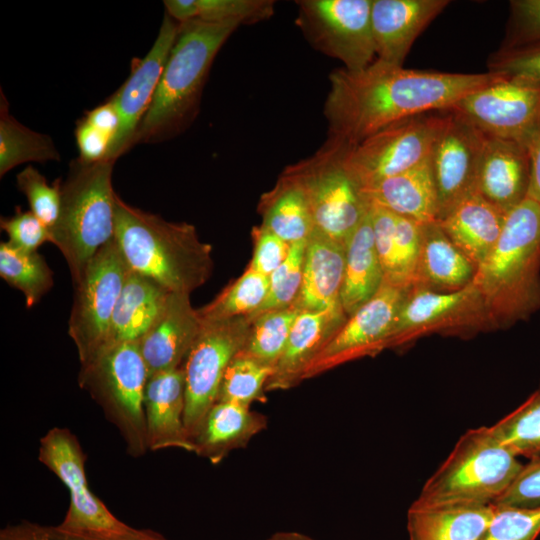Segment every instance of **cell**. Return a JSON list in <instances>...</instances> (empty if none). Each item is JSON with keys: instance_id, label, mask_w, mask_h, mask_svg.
I'll use <instances>...</instances> for the list:
<instances>
[{"instance_id": "cell-1", "label": "cell", "mask_w": 540, "mask_h": 540, "mask_svg": "<svg viewBox=\"0 0 540 540\" xmlns=\"http://www.w3.org/2000/svg\"><path fill=\"white\" fill-rule=\"evenodd\" d=\"M496 76L407 69L378 59L358 71L336 69L324 105L329 138L353 146L394 122L451 109Z\"/></svg>"}, {"instance_id": "cell-2", "label": "cell", "mask_w": 540, "mask_h": 540, "mask_svg": "<svg viewBox=\"0 0 540 540\" xmlns=\"http://www.w3.org/2000/svg\"><path fill=\"white\" fill-rule=\"evenodd\" d=\"M114 221V238L130 270L170 292L186 294L211 276L212 247L200 241L193 225L133 207L118 194Z\"/></svg>"}, {"instance_id": "cell-3", "label": "cell", "mask_w": 540, "mask_h": 540, "mask_svg": "<svg viewBox=\"0 0 540 540\" xmlns=\"http://www.w3.org/2000/svg\"><path fill=\"white\" fill-rule=\"evenodd\" d=\"M479 289L494 328L540 310V204L527 197L507 212L500 237L477 267Z\"/></svg>"}, {"instance_id": "cell-4", "label": "cell", "mask_w": 540, "mask_h": 540, "mask_svg": "<svg viewBox=\"0 0 540 540\" xmlns=\"http://www.w3.org/2000/svg\"><path fill=\"white\" fill-rule=\"evenodd\" d=\"M239 25L197 19L179 23L176 40L134 145L168 140L187 127L196 115L216 54Z\"/></svg>"}, {"instance_id": "cell-5", "label": "cell", "mask_w": 540, "mask_h": 540, "mask_svg": "<svg viewBox=\"0 0 540 540\" xmlns=\"http://www.w3.org/2000/svg\"><path fill=\"white\" fill-rule=\"evenodd\" d=\"M114 164L76 158L60 183L59 214L49 230L50 242L64 256L74 285L97 251L114 238Z\"/></svg>"}, {"instance_id": "cell-6", "label": "cell", "mask_w": 540, "mask_h": 540, "mask_svg": "<svg viewBox=\"0 0 540 540\" xmlns=\"http://www.w3.org/2000/svg\"><path fill=\"white\" fill-rule=\"evenodd\" d=\"M522 467L518 457L493 436L489 427L470 429L424 483L412 504H494Z\"/></svg>"}, {"instance_id": "cell-7", "label": "cell", "mask_w": 540, "mask_h": 540, "mask_svg": "<svg viewBox=\"0 0 540 540\" xmlns=\"http://www.w3.org/2000/svg\"><path fill=\"white\" fill-rule=\"evenodd\" d=\"M148 370L138 342H121L105 347L81 364L78 382L103 408L118 427L131 455L147 448L144 409Z\"/></svg>"}, {"instance_id": "cell-8", "label": "cell", "mask_w": 540, "mask_h": 540, "mask_svg": "<svg viewBox=\"0 0 540 540\" xmlns=\"http://www.w3.org/2000/svg\"><path fill=\"white\" fill-rule=\"evenodd\" d=\"M347 145L329 138L312 156L283 172L304 191L315 229L346 246L370 203L344 162Z\"/></svg>"}, {"instance_id": "cell-9", "label": "cell", "mask_w": 540, "mask_h": 540, "mask_svg": "<svg viewBox=\"0 0 540 540\" xmlns=\"http://www.w3.org/2000/svg\"><path fill=\"white\" fill-rule=\"evenodd\" d=\"M446 116L447 110L412 116L347 145V169L363 189L419 165L429 157Z\"/></svg>"}, {"instance_id": "cell-10", "label": "cell", "mask_w": 540, "mask_h": 540, "mask_svg": "<svg viewBox=\"0 0 540 540\" xmlns=\"http://www.w3.org/2000/svg\"><path fill=\"white\" fill-rule=\"evenodd\" d=\"M129 267L115 238L103 245L86 265L68 320L81 364L94 358L106 345L112 315Z\"/></svg>"}, {"instance_id": "cell-11", "label": "cell", "mask_w": 540, "mask_h": 540, "mask_svg": "<svg viewBox=\"0 0 540 540\" xmlns=\"http://www.w3.org/2000/svg\"><path fill=\"white\" fill-rule=\"evenodd\" d=\"M202 321V320H201ZM249 316L202 321V327L183 365L184 425L193 442L204 418L217 402L222 377L243 349L250 330Z\"/></svg>"}, {"instance_id": "cell-12", "label": "cell", "mask_w": 540, "mask_h": 540, "mask_svg": "<svg viewBox=\"0 0 540 540\" xmlns=\"http://www.w3.org/2000/svg\"><path fill=\"white\" fill-rule=\"evenodd\" d=\"M494 328L483 297L472 282L455 291L411 287L396 317L388 348L427 334L462 335Z\"/></svg>"}, {"instance_id": "cell-13", "label": "cell", "mask_w": 540, "mask_h": 540, "mask_svg": "<svg viewBox=\"0 0 540 540\" xmlns=\"http://www.w3.org/2000/svg\"><path fill=\"white\" fill-rule=\"evenodd\" d=\"M298 23L316 49L361 70L376 56L371 25L372 0L298 1Z\"/></svg>"}, {"instance_id": "cell-14", "label": "cell", "mask_w": 540, "mask_h": 540, "mask_svg": "<svg viewBox=\"0 0 540 540\" xmlns=\"http://www.w3.org/2000/svg\"><path fill=\"white\" fill-rule=\"evenodd\" d=\"M496 75L490 83L461 98L450 110L486 136L526 145L540 124V84Z\"/></svg>"}, {"instance_id": "cell-15", "label": "cell", "mask_w": 540, "mask_h": 540, "mask_svg": "<svg viewBox=\"0 0 540 540\" xmlns=\"http://www.w3.org/2000/svg\"><path fill=\"white\" fill-rule=\"evenodd\" d=\"M407 290L383 283L370 300L347 318L309 365L303 379L387 349Z\"/></svg>"}, {"instance_id": "cell-16", "label": "cell", "mask_w": 540, "mask_h": 540, "mask_svg": "<svg viewBox=\"0 0 540 540\" xmlns=\"http://www.w3.org/2000/svg\"><path fill=\"white\" fill-rule=\"evenodd\" d=\"M38 459L65 484L70 505L62 527L71 530L123 531L117 519L88 488L85 456L77 438L64 428L49 430L40 440Z\"/></svg>"}, {"instance_id": "cell-17", "label": "cell", "mask_w": 540, "mask_h": 540, "mask_svg": "<svg viewBox=\"0 0 540 540\" xmlns=\"http://www.w3.org/2000/svg\"><path fill=\"white\" fill-rule=\"evenodd\" d=\"M485 140L486 135L470 122L447 110L446 120L429 156L438 195V220L475 190Z\"/></svg>"}, {"instance_id": "cell-18", "label": "cell", "mask_w": 540, "mask_h": 540, "mask_svg": "<svg viewBox=\"0 0 540 540\" xmlns=\"http://www.w3.org/2000/svg\"><path fill=\"white\" fill-rule=\"evenodd\" d=\"M178 30L179 23L165 13L152 48L144 58L133 60L129 77L110 97L118 111L120 124L108 160L116 161L134 146L137 130L151 104Z\"/></svg>"}, {"instance_id": "cell-19", "label": "cell", "mask_w": 540, "mask_h": 540, "mask_svg": "<svg viewBox=\"0 0 540 540\" xmlns=\"http://www.w3.org/2000/svg\"><path fill=\"white\" fill-rule=\"evenodd\" d=\"M201 327L190 294L171 292L157 318L137 341L148 377L182 367Z\"/></svg>"}, {"instance_id": "cell-20", "label": "cell", "mask_w": 540, "mask_h": 540, "mask_svg": "<svg viewBox=\"0 0 540 540\" xmlns=\"http://www.w3.org/2000/svg\"><path fill=\"white\" fill-rule=\"evenodd\" d=\"M449 3L448 0H372L376 59L402 66L414 41Z\"/></svg>"}, {"instance_id": "cell-21", "label": "cell", "mask_w": 540, "mask_h": 540, "mask_svg": "<svg viewBox=\"0 0 540 540\" xmlns=\"http://www.w3.org/2000/svg\"><path fill=\"white\" fill-rule=\"evenodd\" d=\"M530 158L524 143L486 136L475 191L508 212L528 197Z\"/></svg>"}, {"instance_id": "cell-22", "label": "cell", "mask_w": 540, "mask_h": 540, "mask_svg": "<svg viewBox=\"0 0 540 540\" xmlns=\"http://www.w3.org/2000/svg\"><path fill=\"white\" fill-rule=\"evenodd\" d=\"M347 318L342 306L321 311H300L265 391L287 390L303 381L309 365Z\"/></svg>"}, {"instance_id": "cell-23", "label": "cell", "mask_w": 540, "mask_h": 540, "mask_svg": "<svg viewBox=\"0 0 540 540\" xmlns=\"http://www.w3.org/2000/svg\"><path fill=\"white\" fill-rule=\"evenodd\" d=\"M144 409L149 450L179 448L194 452V444L184 425L185 375L182 367L148 377Z\"/></svg>"}, {"instance_id": "cell-24", "label": "cell", "mask_w": 540, "mask_h": 540, "mask_svg": "<svg viewBox=\"0 0 540 540\" xmlns=\"http://www.w3.org/2000/svg\"><path fill=\"white\" fill-rule=\"evenodd\" d=\"M506 214L474 190L437 222L477 268L498 241Z\"/></svg>"}, {"instance_id": "cell-25", "label": "cell", "mask_w": 540, "mask_h": 540, "mask_svg": "<svg viewBox=\"0 0 540 540\" xmlns=\"http://www.w3.org/2000/svg\"><path fill=\"white\" fill-rule=\"evenodd\" d=\"M345 246L316 229L306 243L303 278L294 307L299 311H321L341 305Z\"/></svg>"}, {"instance_id": "cell-26", "label": "cell", "mask_w": 540, "mask_h": 540, "mask_svg": "<svg viewBox=\"0 0 540 540\" xmlns=\"http://www.w3.org/2000/svg\"><path fill=\"white\" fill-rule=\"evenodd\" d=\"M495 511V504H411L407 512L409 540H479Z\"/></svg>"}, {"instance_id": "cell-27", "label": "cell", "mask_w": 540, "mask_h": 540, "mask_svg": "<svg viewBox=\"0 0 540 540\" xmlns=\"http://www.w3.org/2000/svg\"><path fill=\"white\" fill-rule=\"evenodd\" d=\"M362 191L369 203L395 214L422 224L438 220V195L429 157L419 165Z\"/></svg>"}, {"instance_id": "cell-28", "label": "cell", "mask_w": 540, "mask_h": 540, "mask_svg": "<svg viewBox=\"0 0 540 540\" xmlns=\"http://www.w3.org/2000/svg\"><path fill=\"white\" fill-rule=\"evenodd\" d=\"M266 425V417L250 407L217 401L193 439L194 452L217 464L231 451L245 447Z\"/></svg>"}, {"instance_id": "cell-29", "label": "cell", "mask_w": 540, "mask_h": 540, "mask_svg": "<svg viewBox=\"0 0 540 540\" xmlns=\"http://www.w3.org/2000/svg\"><path fill=\"white\" fill-rule=\"evenodd\" d=\"M476 269L438 222L423 224L421 252L412 287L459 290L473 282Z\"/></svg>"}, {"instance_id": "cell-30", "label": "cell", "mask_w": 540, "mask_h": 540, "mask_svg": "<svg viewBox=\"0 0 540 540\" xmlns=\"http://www.w3.org/2000/svg\"><path fill=\"white\" fill-rule=\"evenodd\" d=\"M170 293L153 279L129 269L112 315L105 347L137 342L157 318Z\"/></svg>"}, {"instance_id": "cell-31", "label": "cell", "mask_w": 540, "mask_h": 540, "mask_svg": "<svg viewBox=\"0 0 540 540\" xmlns=\"http://www.w3.org/2000/svg\"><path fill=\"white\" fill-rule=\"evenodd\" d=\"M383 284L375 248L370 209L345 246V268L340 301L347 317L370 300Z\"/></svg>"}, {"instance_id": "cell-32", "label": "cell", "mask_w": 540, "mask_h": 540, "mask_svg": "<svg viewBox=\"0 0 540 540\" xmlns=\"http://www.w3.org/2000/svg\"><path fill=\"white\" fill-rule=\"evenodd\" d=\"M262 228L289 244L307 241L315 230L302 188L282 173L275 187L261 198Z\"/></svg>"}, {"instance_id": "cell-33", "label": "cell", "mask_w": 540, "mask_h": 540, "mask_svg": "<svg viewBox=\"0 0 540 540\" xmlns=\"http://www.w3.org/2000/svg\"><path fill=\"white\" fill-rule=\"evenodd\" d=\"M61 158L50 136L35 132L18 122L0 90V176L27 162L59 161Z\"/></svg>"}, {"instance_id": "cell-34", "label": "cell", "mask_w": 540, "mask_h": 540, "mask_svg": "<svg viewBox=\"0 0 540 540\" xmlns=\"http://www.w3.org/2000/svg\"><path fill=\"white\" fill-rule=\"evenodd\" d=\"M166 13L175 21L255 23L274 12L271 0H165Z\"/></svg>"}, {"instance_id": "cell-35", "label": "cell", "mask_w": 540, "mask_h": 540, "mask_svg": "<svg viewBox=\"0 0 540 540\" xmlns=\"http://www.w3.org/2000/svg\"><path fill=\"white\" fill-rule=\"evenodd\" d=\"M0 276L24 294L27 308L36 305L54 284L42 255L17 249L7 241L0 243Z\"/></svg>"}, {"instance_id": "cell-36", "label": "cell", "mask_w": 540, "mask_h": 540, "mask_svg": "<svg viewBox=\"0 0 540 540\" xmlns=\"http://www.w3.org/2000/svg\"><path fill=\"white\" fill-rule=\"evenodd\" d=\"M299 312L297 308L291 306L249 316L250 330L241 352L274 369L285 349Z\"/></svg>"}, {"instance_id": "cell-37", "label": "cell", "mask_w": 540, "mask_h": 540, "mask_svg": "<svg viewBox=\"0 0 540 540\" xmlns=\"http://www.w3.org/2000/svg\"><path fill=\"white\" fill-rule=\"evenodd\" d=\"M269 290V277L248 267L216 298L197 309L202 321L253 315L263 304Z\"/></svg>"}, {"instance_id": "cell-38", "label": "cell", "mask_w": 540, "mask_h": 540, "mask_svg": "<svg viewBox=\"0 0 540 540\" xmlns=\"http://www.w3.org/2000/svg\"><path fill=\"white\" fill-rule=\"evenodd\" d=\"M489 430L516 457L539 458L540 388Z\"/></svg>"}, {"instance_id": "cell-39", "label": "cell", "mask_w": 540, "mask_h": 540, "mask_svg": "<svg viewBox=\"0 0 540 540\" xmlns=\"http://www.w3.org/2000/svg\"><path fill=\"white\" fill-rule=\"evenodd\" d=\"M274 369L239 351L222 377L217 401H229L250 407L265 399L264 392Z\"/></svg>"}, {"instance_id": "cell-40", "label": "cell", "mask_w": 540, "mask_h": 540, "mask_svg": "<svg viewBox=\"0 0 540 540\" xmlns=\"http://www.w3.org/2000/svg\"><path fill=\"white\" fill-rule=\"evenodd\" d=\"M0 540H167L149 529L129 527L123 531L71 530L21 521L0 531Z\"/></svg>"}, {"instance_id": "cell-41", "label": "cell", "mask_w": 540, "mask_h": 540, "mask_svg": "<svg viewBox=\"0 0 540 540\" xmlns=\"http://www.w3.org/2000/svg\"><path fill=\"white\" fill-rule=\"evenodd\" d=\"M306 243L302 241L291 244L287 259L269 276L265 301L251 316L294 305L302 285Z\"/></svg>"}, {"instance_id": "cell-42", "label": "cell", "mask_w": 540, "mask_h": 540, "mask_svg": "<svg viewBox=\"0 0 540 540\" xmlns=\"http://www.w3.org/2000/svg\"><path fill=\"white\" fill-rule=\"evenodd\" d=\"M16 182L28 200L30 211L50 230L59 214L61 179L50 185L44 175L29 165L17 174Z\"/></svg>"}, {"instance_id": "cell-43", "label": "cell", "mask_w": 540, "mask_h": 540, "mask_svg": "<svg viewBox=\"0 0 540 540\" xmlns=\"http://www.w3.org/2000/svg\"><path fill=\"white\" fill-rule=\"evenodd\" d=\"M540 534V508L496 505L495 514L479 540H535Z\"/></svg>"}, {"instance_id": "cell-44", "label": "cell", "mask_w": 540, "mask_h": 540, "mask_svg": "<svg viewBox=\"0 0 540 540\" xmlns=\"http://www.w3.org/2000/svg\"><path fill=\"white\" fill-rule=\"evenodd\" d=\"M487 65L491 73L540 84V41L500 48L489 57Z\"/></svg>"}, {"instance_id": "cell-45", "label": "cell", "mask_w": 540, "mask_h": 540, "mask_svg": "<svg viewBox=\"0 0 540 540\" xmlns=\"http://www.w3.org/2000/svg\"><path fill=\"white\" fill-rule=\"evenodd\" d=\"M423 224L395 214V242L398 262L399 285L413 286L422 245Z\"/></svg>"}, {"instance_id": "cell-46", "label": "cell", "mask_w": 540, "mask_h": 540, "mask_svg": "<svg viewBox=\"0 0 540 540\" xmlns=\"http://www.w3.org/2000/svg\"><path fill=\"white\" fill-rule=\"evenodd\" d=\"M0 227L8 236L7 242L23 251L34 252L45 242H50L48 227L30 210L22 211L16 207L12 216L1 217Z\"/></svg>"}, {"instance_id": "cell-47", "label": "cell", "mask_w": 540, "mask_h": 540, "mask_svg": "<svg viewBox=\"0 0 540 540\" xmlns=\"http://www.w3.org/2000/svg\"><path fill=\"white\" fill-rule=\"evenodd\" d=\"M506 36L500 48L540 41V0H512Z\"/></svg>"}, {"instance_id": "cell-48", "label": "cell", "mask_w": 540, "mask_h": 540, "mask_svg": "<svg viewBox=\"0 0 540 540\" xmlns=\"http://www.w3.org/2000/svg\"><path fill=\"white\" fill-rule=\"evenodd\" d=\"M494 504L519 508H540V457L523 464L513 482Z\"/></svg>"}, {"instance_id": "cell-49", "label": "cell", "mask_w": 540, "mask_h": 540, "mask_svg": "<svg viewBox=\"0 0 540 540\" xmlns=\"http://www.w3.org/2000/svg\"><path fill=\"white\" fill-rule=\"evenodd\" d=\"M254 240L249 267L269 277L287 259L291 244L261 226L254 229Z\"/></svg>"}, {"instance_id": "cell-50", "label": "cell", "mask_w": 540, "mask_h": 540, "mask_svg": "<svg viewBox=\"0 0 540 540\" xmlns=\"http://www.w3.org/2000/svg\"><path fill=\"white\" fill-rule=\"evenodd\" d=\"M75 139L80 160L90 163L108 160L111 139L83 117L77 122Z\"/></svg>"}, {"instance_id": "cell-51", "label": "cell", "mask_w": 540, "mask_h": 540, "mask_svg": "<svg viewBox=\"0 0 540 540\" xmlns=\"http://www.w3.org/2000/svg\"><path fill=\"white\" fill-rule=\"evenodd\" d=\"M83 118L108 136L111 139L112 144L119 129L120 118L118 111L110 98L94 109L85 112Z\"/></svg>"}, {"instance_id": "cell-52", "label": "cell", "mask_w": 540, "mask_h": 540, "mask_svg": "<svg viewBox=\"0 0 540 540\" xmlns=\"http://www.w3.org/2000/svg\"><path fill=\"white\" fill-rule=\"evenodd\" d=\"M526 146L530 158L528 197L540 204V124L526 142Z\"/></svg>"}, {"instance_id": "cell-53", "label": "cell", "mask_w": 540, "mask_h": 540, "mask_svg": "<svg viewBox=\"0 0 540 540\" xmlns=\"http://www.w3.org/2000/svg\"><path fill=\"white\" fill-rule=\"evenodd\" d=\"M267 540H315L314 538L307 536L299 532H278L273 534Z\"/></svg>"}]
</instances>
